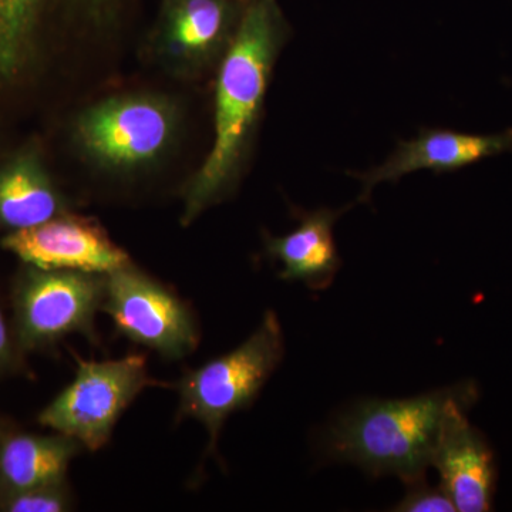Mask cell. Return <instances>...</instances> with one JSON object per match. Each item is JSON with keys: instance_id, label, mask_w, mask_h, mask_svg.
Wrapping results in <instances>:
<instances>
[{"instance_id": "cell-13", "label": "cell", "mask_w": 512, "mask_h": 512, "mask_svg": "<svg viewBox=\"0 0 512 512\" xmlns=\"http://www.w3.org/2000/svg\"><path fill=\"white\" fill-rule=\"evenodd\" d=\"M82 448L79 441L60 433L5 434L0 441V495L64 480Z\"/></svg>"}, {"instance_id": "cell-2", "label": "cell", "mask_w": 512, "mask_h": 512, "mask_svg": "<svg viewBox=\"0 0 512 512\" xmlns=\"http://www.w3.org/2000/svg\"><path fill=\"white\" fill-rule=\"evenodd\" d=\"M473 383L454 384L406 399L360 400L333 421L323 437L326 456L373 477L404 484L426 477L444 417L453 404L476 403Z\"/></svg>"}, {"instance_id": "cell-17", "label": "cell", "mask_w": 512, "mask_h": 512, "mask_svg": "<svg viewBox=\"0 0 512 512\" xmlns=\"http://www.w3.org/2000/svg\"><path fill=\"white\" fill-rule=\"evenodd\" d=\"M407 491L403 500L394 505L393 511L399 512H453L457 511L441 485L431 487L426 477L406 484Z\"/></svg>"}, {"instance_id": "cell-9", "label": "cell", "mask_w": 512, "mask_h": 512, "mask_svg": "<svg viewBox=\"0 0 512 512\" xmlns=\"http://www.w3.org/2000/svg\"><path fill=\"white\" fill-rule=\"evenodd\" d=\"M2 247L25 265L55 271L107 275L131 264L97 222L79 215H57L36 227L9 232Z\"/></svg>"}, {"instance_id": "cell-7", "label": "cell", "mask_w": 512, "mask_h": 512, "mask_svg": "<svg viewBox=\"0 0 512 512\" xmlns=\"http://www.w3.org/2000/svg\"><path fill=\"white\" fill-rule=\"evenodd\" d=\"M101 309L126 338L165 359H183L200 342L190 308L133 264L106 275Z\"/></svg>"}, {"instance_id": "cell-15", "label": "cell", "mask_w": 512, "mask_h": 512, "mask_svg": "<svg viewBox=\"0 0 512 512\" xmlns=\"http://www.w3.org/2000/svg\"><path fill=\"white\" fill-rule=\"evenodd\" d=\"M87 22L100 25L116 16L120 0H62ZM49 0H0V79L22 69L35 43Z\"/></svg>"}, {"instance_id": "cell-10", "label": "cell", "mask_w": 512, "mask_h": 512, "mask_svg": "<svg viewBox=\"0 0 512 512\" xmlns=\"http://www.w3.org/2000/svg\"><path fill=\"white\" fill-rule=\"evenodd\" d=\"M512 153V128L494 134H468L447 128H423L412 140L399 141L383 164L355 174L362 184L359 202L369 201L382 183H397L404 175L429 170L443 174L461 170L484 158Z\"/></svg>"}, {"instance_id": "cell-6", "label": "cell", "mask_w": 512, "mask_h": 512, "mask_svg": "<svg viewBox=\"0 0 512 512\" xmlns=\"http://www.w3.org/2000/svg\"><path fill=\"white\" fill-rule=\"evenodd\" d=\"M104 295L106 275L26 265L12 292L19 352L50 348L73 333L96 338L94 319Z\"/></svg>"}, {"instance_id": "cell-16", "label": "cell", "mask_w": 512, "mask_h": 512, "mask_svg": "<svg viewBox=\"0 0 512 512\" xmlns=\"http://www.w3.org/2000/svg\"><path fill=\"white\" fill-rule=\"evenodd\" d=\"M72 507L73 495L66 478L18 493L0 495V511L64 512L72 510Z\"/></svg>"}, {"instance_id": "cell-3", "label": "cell", "mask_w": 512, "mask_h": 512, "mask_svg": "<svg viewBox=\"0 0 512 512\" xmlns=\"http://www.w3.org/2000/svg\"><path fill=\"white\" fill-rule=\"evenodd\" d=\"M285 355L284 332L274 311L244 343L187 373L178 384V419L200 421L217 448L228 417L254 403Z\"/></svg>"}, {"instance_id": "cell-1", "label": "cell", "mask_w": 512, "mask_h": 512, "mask_svg": "<svg viewBox=\"0 0 512 512\" xmlns=\"http://www.w3.org/2000/svg\"><path fill=\"white\" fill-rule=\"evenodd\" d=\"M285 39L278 0H248L237 35L220 62L214 143L185 190L184 225L224 200L237 185Z\"/></svg>"}, {"instance_id": "cell-8", "label": "cell", "mask_w": 512, "mask_h": 512, "mask_svg": "<svg viewBox=\"0 0 512 512\" xmlns=\"http://www.w3.org/2000/svg\"><path fill=\"white\" fill-rule=\"evenodd\" d=\"M248 0H163L157 26L161 60L180 73L200 72L221 62Z\"/></svg>"}, {"instance_id": "cell-12", "label": "cell", "mask_w": 512, "mask_h": 512, "mask_svg": "<svg viewBox=\"0 0 512 512\" xmlns=\"http://www.w3.org/2000/svg\"><path fill=\"white\" fill-rule=\"evenodd\" d=\"M343 210L319 208L299 214L298 228L284 237L266 238V252L282 265L285 281L303 282L312 291H325L338 274L342 259L333 227Z\"/></svg>"}, {"instance_id": "cell-18", "label": "cell", "mask_w": 512, "mask_h": 512, "mask_svg": "<svg viewBox=\"0 0 512 512\" xmlns=\"http://www.w3.org/2000/svg\"><path fill=\"white\" fill-rule=\"evenodd\" d=\"M19 349L16 345L15 336H12L0 308V376L6 375L12 370L18 359Z\"/></svg>"}, {"instance_id": "cell-14", "label": "cell", "mask_w": 512, "mask_h": 512, "mask_svg": "<svg viewBox=\"0 0 512 512\" xmlns=\"http://www.w3.org/2000/svg\"><path fill=\"white\" fill-rule=\"evenodd\" d=\"M64 201L40 158L26 153L0 170V227H36L63 214Z\"/></svg>"}, {"instance_id": "cell-11", "label": "cell", "mask_w": 512, "mask_h": 512, "mask_svg": "<svg viewBox=\"0 0 512 512\" xmlns=\"http://www.w3.org/2000/svg\"><path fill=\"white\" fill-rule=\"evenodd\" d=\"M471 406L456 403L448 409L431 467L457 511L485 512L493 510L497 466L487 439L467 419Z\"/></svg>"}, {"instance_id": "cell-5", "label": "cell", "mask_w": 512, "mask_h": 512, "mask_svg": "<svg viewBox=\"0 0 512 512\" xmlns=\"http://www.w3.org/2000/svg\"><path fill=\"white\" fill-rule=\"evenodd\" d=\"M76 363L73 382L42 410L39 423L97 451L109 443L121 414L138 394L160 383L150 376L140 353L104 362L76 356Z\"/></svg>"}, {"instance_id": "cell-19", "label": "cell", "mask_w": 512, "mask_h": 512, "mask_svg": "<svg viewBox=\"0 0 512 512\" xmlns=\"http://www.w3.org/2000/svg\"><path fill=\"white\" fill-rule=\"evenodd\" d=\"M6 433H3V430L0 429V441H2L3 436H5Z\"/></svg>"}, {"instance_id": "cell-4", "label": "cell", "mask_w": 512, "mask_h": 512, "mask_svg": "<svg viewBox=\"0 0 512 512\" xmlns=\"http://www.w3.org/2000/svg\"><path fill=\"white\" fill-rule=\"evenodd\" d=\"M178 130L174 104L156 94H124L100 100L74 121L84 156L109 171H133L163 156Z\"/></svg>"}]
</instances>
